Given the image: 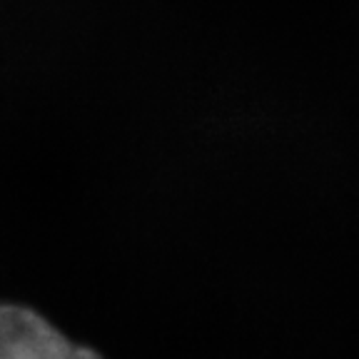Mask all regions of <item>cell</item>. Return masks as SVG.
Masks as SVG:
<instances>
[{
	"label": "cell",
	"instance_id": "obj_1",
	"mask_svg": "<svg viewBox=\"0 0 359 359\" xmlns=\"http://www.w3.org/2000/svg\"><path fill=\"white\" fill-rule=\"evenodd\" d=\"M0 359H105L97 349L67 337L38 309L0 302Z\"/></svg>",
	"mask_w": 359,
	"mask_h": 359
}]
</instances>
